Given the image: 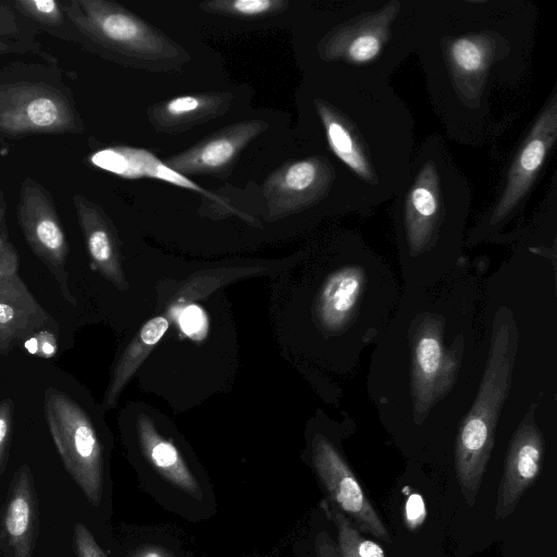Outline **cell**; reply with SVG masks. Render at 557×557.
Instances as JSON below:
<instances>
[{"label":"cell","mask_w":557,"mask_h":557,"mask_svg":"<svg viewBox=\"0 0 557 557\" xmlns=\"http://www.w3.org/2000/svg\"><path fill=\"white\" fill-rule=\"evenodd\" d=\"M537 20L530 0H423L414 53L448 138L481 147L516 121Z\"/></svg>","instance_id":"cell-1"},{"label":"cell","mask_w":557,"mask_h":557,"mask_svg":"<svg viewBox=\"0 0 557 557\" xmlns=\"http://www.w3.org/2000/svg\"><path fill=\"white\" fill-rule=\"evenodd\" d=\"M310 108L325 148L355 182L363 215L392 200L414 153V120L389 83L329 75Z\"/></svg>","instance_id":"cell-2"},{"label":"cell","mask_w":557,"mask_h":557,"mask_svg":"<svg viewBox=\"0 0 557 557\" xmlns=\"http://www.w3.org/2000/svg\"><path fill=\"white\" fill-rule=\"evenodd\" d=\"M392 200L403 276L410 287H431L460 262L472 202L470 183L442 136L424 138Z\"/></svg>","instance_id":"cell-3"},{"label":"cell","mask_w":557,"mask_h":557,"mask_svg":"<svg viewBox=\"0 0 557 557\" xmlns=\"http://www.w3.org/2000/svg\"><path fill=\"white\" fill-rule=\"evenodd\" d=\"M423 0H346L318 32L312 53L329 75L388 82L414 53Z\"/></svg>","instance_id":"cell-4"},{"label":"cell","mask_w":557,"mask_h":557,"mask_svg":"<svg viewBox=\"0 0 557 557\" xmlns=\"http://www.w3.org/2000/svg\"><path fill=\"white\" fill-rule=\"evenodd\" d=\"M519 332L512 312L497 311L490 349L476 397L461 422L455 446V469L460 491L472 506L495 442L498 417L510 389Z\"/></svg>","instance_id":"cell-5"},{"label":"cell","mask_w":557,"mask_h":557,"mask_svg":"<svg viewBox=\"0 0 557 557\" xmlns=\"http://www.w3.org/2000/svg\"><path fill=\"white\" fill-rule=\"evenodd\" d=\"M84 129L73 92L55 61L13 62L0 69V144Z\"/></svg>","instance_id":"cell-6"},{"label":"cell","mask_w":557,"mask_h":557,"mask_svg":"<svg viewBox=\"0 0 557 557\" xmlns=\"http://www.w3.org/2000/svg\"><path fill=\"white\" fill-rule=\"evenodd\" d=\"M78 44L103 58L136 67H176L184 49L140 17L108 0L62 1Z\"/></svg>","instance_id":"cell-7"},{"label":"cell","mask_w":557,"mask_h":557,"mask_svg":"<svg viewBox=\"0 0 557 557\" xmlns=\"http://www.w3.org/2000/svg\"><path fill=\"white\" fill-rule=\"evenodd\" d=\"M556 141L557 87L554 86L513 149L494 196L467 233L465 245L491 242L522 213Z\"/></svg>","instance_id":"cell-8"},{"label":"cell","mask_w":557,"mask_h":557,"mask_svg":"<svg viewBox=\"0 0 557 557\" xmlns=\"http://www.w3.org/2000/svg\"><path fill=\"white\" fill-rule=\"evenodd\" d=\"M263 196L270 220L312 210L364 216L352 177L327 149L282 164L265 180Z\"/></svg>","instance_id":"cell-9"},{"label":"cell","mask_w":557,"mask_h":557,"mask_svg":"<svg viewBox=\"0 0 557 557\" xmlns=\"http://www.w3.org/2000/svg\"><path fill=\"white\" fill-rule=\"evenodd\" d=\"M448 326L442 311L423 310L409 330V392L418 422L451 392L461 370L466 339L461 334L450 339Z\"/></svg>","instance_id":"cell-10"},{"label":"cell","mask_w":557,"mask_h":557,"mask_svg":"<svg viewBox=\"0 0 557 557\" xmlns=\"http://www.w3.org/2000/svg\"><path fill=\"white\" fill-rule=\"evenodd\" d=\"M346 261L323 281L313 304L314 320L330 335H345L364 326L366 309L373 304L374 275L370 272L382 261L352 231Z\"/></svg>","instance_id":"cell-11"},{"label":"cell","mask_w":557,"mask_h":557,"mask_svg":"<svg viewBox=\"0 0 557 557\" xmlns=\"http://www.w3.org/2000/svg\"><path fill=\"white\" fill-rule=\"evenodd\" d=\"M44 408L47 423L62 462L94 506L102 496V448L91 420L64 393L48 388Z\"/></svg>","instance_id":"cell-12"},{"label":"cell","mask_w":557,"mask_h":557,"mask_svg":"<svg viewBox=\"0 0 557 557\" xmlns=\"http://www.w3.org/2000/svg\"><path fill=\"white\" fill-rule=\"evenodd\" d=\"M17 220L32 251L54 276L63 297L75 305L66 271L69 244L65 233L50 193L30 177L20 185Z\"/></svg>","instance_id":"cell-13"},{"label":"cell","mask_w":557,"mask_h":557,"mask_svg":"<svg viewBox=\"0 0 557 557\" xmlns=\"http://www.w3.org/2000/svg\"><path fill=\"white\" fill-rule=\"evenodd\" d=\"M312 462L332 504L359 531L389 543L391 535L357 478L333 443L318 433L311 443Z\"/></svg>","instance_id":"cell-14"},{"label":"cell","mask_w":557,"mask_h":557,"mask_svg":"<svg viewBox=\"0 0 557 557\" xmlns=\"http://www.w3.org/2000/svg\"><path fill=\"white\" fill-rule=\"evenodd\" d=\"M535 405L529 408L508 448L494 511L498 520L515 511L540 473L544 440L535 420Z\"/></svg>","instance_id":"cell-15"},{"label":"cell","mask_w":557,"mask_h":557,"mask_svg":"<svg viewBox=\"0 0 557 557\" xmlns=\"http://www.w3.org/2000/svg\"><path fill=\"white\" fill-rule=\"evenodd\" d=\"M268 127L261 119L234 123L168 158L164 164L183 176L223 175L244 148Z\"/></svg>","instance_id":"cell-16"},{"label":"cell","mask_w":557,"mask_h":557,"mask_svg":"<svg viewBox=\"0 0 557 557\" xmlns=\"http://www.w3.org/2000/svg\"><path fill=\"white\" fill-rule=\"evenodd\" d=\"M39 528L38 498L28 465L13 474L0 511V557H33Z\"/></svg>","instance_id":"cell-17"},{"label":"cell","mask_w":557,"mask_h":557,"mask_svg":"<svg viewBox=\"0 0 557 557\" xmlns=\"http://www.w3.org/2000/svg\"><path fill=\"white\" fill-rule=\"evenodd\" d=\"M53 319L16 274L0 275V354L52 327Z\"/></svg>","instance_id":"cell-18"},{"label":"cell","mask_w":557,"mask_h":557,"mask_svg":"<svg viewBox=\"0 0 557 557\" xmlns=\"http://www.w3.org/2000/svg\"><path fill=\"white\" fill-rule=\"evenodd\" d=\"M79 227L92 268L120 290L128 288L115 230L101 207L83 195L73 196Z\"/></svg>","instance_id":"cell-19"},{"label":"cell","mask_w":557,"mask_h":557,"mask_svg":"<svg viewBox=\"0 0 557 557\" xmlns=\"http://www.w3.org/2000/svg\"><path fill=\"white\" fill-rule=\"evenodd\" d=\"M233 99L231 92L182 95L151 106L147 115L156 131L181 133L225 114Z\"/></svg>","instance_id":"cell-20"},{"label":"cell","mask_w":557,"mask_h":557,"mask_svg":"<svg viewBox=\"0 0 557 557\" xmlns=\"http://www.w3.org/2000/svg\"><path fill=\"white\" fill-rule=\"evenodd\" d=\"M137 434L141 450L154 469L176 487L197 499H202L199 483L180 451L171 441L157 431L148 416L138 417Z\"/></svg>","instance_id":"cell-21"},{"label":"cell","mask_w":557,"mask_h":557,"mask_svg":"<svg viewBox=\"0 0 557 557\" xmlns=\"http://www.w3.org/2000/svg\"><path fill=\"white\" fill-rule=\"evenodd\" d=\"M172 310L150 318L138 330L119 358L104 394L103 407L115 406L122 391L170 326Z\"/></svg>","instance_id":"cell-22"},{"label":"cell","mask_w":557,"mask_h":557,"mask_svg":"<svg viewBox=\"0 0 557 557\" xmlns=\"http://www.w3.org/2000/svg\"><path fill=\"white\" fill-rule=\"evenodd\" d=\"M12 4L22 16L35 22L53 36L69 41H77L62 2L54 0H16Z\"/></svg>","instance_id":"cell-23"},{"label":"cell","mask_w":557,"mask_h":557,"mask_svg":"<svg viewBox=\"0 0 557 557\" xmlns=\"http://www.w3.org/2000/svg\"><path fill=\"white\" fill-rule=\"evenodd\" d=\"M321 507L337 529V549L341 557H385L383 548L377 543L364 539L348 517L332 503L323 500Z\"/></svg>","instance_id":"cell-24"},{"label":"cell","mask_w":557,"mask_h":557,"mask_svg":"<svg viewBox=\"0 0 557 557\" xmlns=\"http://www.w3.org/2000/svg\"><path fill=\"white\" fill-rule=\"evenodd\" d=\"M285 0H211L199 4L201 10L237 18H260L286 9Z\"/></svg>","instance_id":"cell-25"},{"label":"cell","mask_w":557,"mask_h":557,"mask_svg":"<svg viewBox=\"0 0 557 557\" xmlns=\"http://www.w3.org/2000/svg\"><path fill=\"white\" fill-rule=\"evenodd\" d=\"M0 39L37 42L34 28L13 4L0 2Z\"/></svg>","instance_id":"cell-26"},{"label":"cell","mask_w":557,"mask_h":557,"mask_svg":"<svg viewBox=\"0 0 557 557\" xmlns=\"http://www.w3.org/2000/svg\"><path fill=\"white\" fill-rule=\"evenodd\" d=\"M18 253L9 239L5 224V200L0 189V275L16 274Z\"/></svg>","instance_id":"cell-27"},{"label":"cell","mask_w":557,"mask_h":557,"mask_svg":"<svg viewBox=\"0 0 557 557\" xmlns=\"http://www.w3.org/2000/svg\"><path fill=\"white\" fill-rule=\"evenodd\" d=\"M73 543L77 557H107L92 534L82 523L74 525Z\"/></svg>","instance_id":"cell-28"},{"label":"cell","mask_w":557,"mask_h":557,"mask_svg":"<svg viewBox=\"0 0 557 557\" xmlns=\"http://www.w3.org/2000/svg\"><path fill=\"white\" fill-rule=\"evenodd\" d=\"M13 417V403L11 399L0 401V475L4 470L8 449L11 437V426Z\"/></svg>","instance_id":"cell-29"},{"label":"cell","mask_w":557,"mask_h":557,"mask_svg":"<svg viewBox=\"0 0 557 557\" xmlns=\"http://www.w3.org/2000/svg\"><path fill=\"white\" fill-rule=\"evenodd\" d=\"M406 517L409 525L417 528L425 518V507L419 494L409 496L406 505Z\"/></svg>","instance_id":"cell-30"},{"label":"cell","mask_w":557,"mask_h":557,"mask_svg":"<svg viewBox=\"0 0 557 557\" xmlns=\"http://www.w3.org/2000/svg\"><path fill=\"white\" fill-rule=\"evenodd\" d=\"M315 550L318 557H341L337 546L329 536V534L324 532L318 534L317 536Z\"/></svg>","instance_id":"cell-31"},{"label":"cell","mask_w":557,"mask_h":557,"mask_svg":"<svg viewBox=\"0 0 557 557\" xmlns=\"http://www.w3.org/2000/svg\"><path fill=\"white\" fill-rule=\"evenodd\" d=\"M132 557H175L170 550L157 545H146L137 549Z\"/></svg>","instance_id":"cell-32"}]
</instances>
